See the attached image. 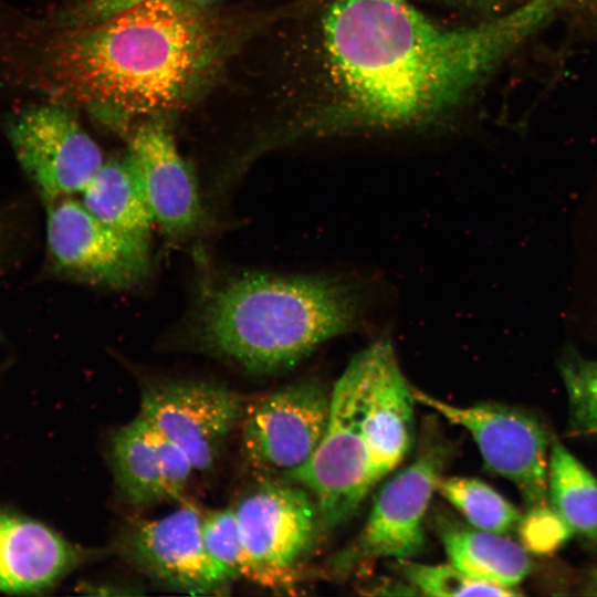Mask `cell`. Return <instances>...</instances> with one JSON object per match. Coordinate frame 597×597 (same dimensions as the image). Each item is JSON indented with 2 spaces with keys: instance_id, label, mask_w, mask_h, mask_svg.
Segmentation results:
<instances>
[{
  "instance_id": "cell-4",
  "label": "cell",
  "mask_w": 597,
  "mask_h": 597,
  "mask_svg": "<svg viewBox=\"0 0 597 597\" xmlns=\"http://www.w3.org/2000/svg\"><path fill=\"white\" fill-rule=\"evenodd\" d=\"M366 348L352 357L331 392L324 436L311 458L285 473L313 495L323 532L344 524L375 485L362 430Z\"/></svg>"
},
{
  "instance_id": "cell-26",
  "label": "cell",
  "mask_w": 597,
  "mask_h": 597,
  "mask_svg": "<svg viewBox=\"0 0 597 597\" xmlns=\"http://www.w3.org/2000/svg\"><path fill=\"white\" fill-rule=\"evenodd\" d=\"M156 433L166 500L179 499L196 469L190 458L180 447L158 432Z\"/></svg>"
},
{
  "instance_id": "cell-21",
  "label": "cell",
  "mask_w": 597,
  "mask_h": 597,
  "mask_svg": "<svg viewBox=\"0 0 597 597\" xmlns=\"http://www.w3.org/2000/svg\"><path fill=\"white\" fill-rule=\"evenodd\" d=\"M397 562L402 577L422 595L440 597H511L519 595L512 587L472 578L451 563L430 565L415 563L410 559Z\"/></svg>"
},
{
  "instance_id": "cell-23",
  "label": "cell",
  "mask_w": 597,
  "mask_h": 597,
  "mask_svg": "<svg viewBox=\"0 0 597 597\" xmlns=\"http://www.w3.org/2000/svg\"><path fill=\"white\" fill-rule=\"evenodd\" d=\"M202 538L207 551L233 577L253 583L254 572L243 546L233 509L203 514Z\"/></svg>"
},
{
  "instance_id": "cell-10",
  "label": "cell",
  "mask_w": 597,
  "mask_h": 597,
  "mask_svg": "<svg viewBox=\"0 0 597 597\" xmlns=\"http://www.w3.org/2000/svg\"><path fill=\"white\" fill-rule=\"evenodd\" d=\"M331 395L303 380L259 397L244 408L241 447L251 467L284 474L306 462L320 444Z\"/></svg>"
},
{
  "instance_id": "cell-9",
  "label": "cell",
  "mask_w": 597,
  "mask_h": 597,
  "mask_svg": "<svg viewBox=\"0 0 597 597\" xmlns=\"http://www.w3.org/2000/svg\"><path fill=\"white\" fill-rule=\"evenodd\" d=\"M6 133L18 163L44 201L80 195L105 161L73 108L59 102L14 113Z\"/></svg>"
},
{
  "instance_id": "cell-14",
  "label": "cell",
  "mask_w": 597,
  "mask_h": 597,
  "mask_svg": "<svg viewBox=\"0 0 597 597\" xmlns=\"http://www.w3.org/2000/svg\"><path fill=\"white\" fill-rule=\"evenodd\" d=\"M366 353L362 430L376 484L405 459L412 446L417 401L389 339L376 341L366 347Z\"/></svg>"
},
{
  "instance_id": "cell-11",
  "label": "cell",
  "mask_w": 597,
  "mask_h": 597,
  "mask_svg": "<svg viewBox=\"0 0 597 597\" xmlns=\"http://www.w3.org/2000/svg\"><path fill=\"white\" fill-rule=\"evenodd\" d=\"M244 408L242 397L223 386L171 381L146 387L137 416L202 471L213 464Z\"/></svg>"
},
{
  "instance_id": "cell-3",
  "label": "cell",
  "mask_w": 597,
  "mask_h": 597,
  "mask_svg": "<svg viewBox=\"0 0 597 597\" xmlns=\"http://www.w3.org/2000/svg\"><path fill=\"white\" fill-rule=\"evenodd\" d=\"M371 296L367 282L349 274L244 273L205 295L196 332L209 352L275 374L365 324Z\"/></svg>"
},
{
  "instance_id": "cell-6",
  "label": "cell",
  "mask_w": 597,
  "mask_h": 597,
  "mask_svg": "<svg viewBox=\"0 0 597 597\" xmlns=\"http://www.w3.org/2000/svg\"><path fill=\"white\" fill-rule=\"evenodd\" d=\"M240 536L259 586L287 588L323 533L313 495L289 480L264 481L233 509Z\"/></svg>"
},
{
  "instance_id": "cell-27",
  "label": "cell",
  "mask_w": 597,
  "mask_h": 597,
  "mask_svg": "<svg viewBox=\"0 0 597 597\" xmlns=\"http://www.w3.org/2000/svg\"><path fill=\"white\" fill-rule=\"evenodd\" d=\"M0 262H1V250H0Z\"/></svg>"
},
{
  "instance_id": "cell-15",
  "label": "cell",
  "mask_w": 597,
  "mask_h": 597,
  "mask_svg": "<svg viewBox=\"0 0 597 597\" xmlns=\"http://www.w3.org/2000/svg\"><path fill=\"white\" fill-rule=\"evenodd\" d=\"M82 559V552L46 525L0 511L1 590L48 589Z\"/></svg>"
},
{
  "instance_id": "cell-25",
  "label": "cell",
  "mask_w": 597,
  "mask_h": 597,
  "mask_svg": "<svg viewBox=\"0 0 597 597\" xmlns=\"http://www.w3.org/2000/svg\"><path fill=\"white\" fill-rule=\"evenodd\" d=\"M147 0H66L54 17L55 29H70L101 22ZM198 6L216 7L223 0H184Z\"/></svg>"
},
{
  "instance_id": "cell-7",
  "label": "cell",
  "mask_w": 597,
  "mask_h": 597,
  "mask_svg": "<svg viewBox=\"0 0 597 597\" xmlns=\"http://www.w3.org/2000/svg\"><path fill=\"white\" fill-rule=\"evenodd\" d=\"M51 270L111 290L143 283L151 270L149 240L119 231L93 216L74 196L45 201Z\"/></svg>"
},
{
  "instance_id": "cell-2",
  "label": "cell",
  "mask_w": 597,
  "mask_h": 597,
  "mask_svg": "<svg viewBox=\"0 0 597 597\" xmlns=\"http://www.w3.org/2000/svg\"><path fill=\"white\" fill-rule=\"evenodd\" d=\"M281 13L147 0L94 24L56 29L46 52L50 87L56 102L123 136L202 101Z\"/></svg>"
},
{
  "instance_id": "cell-17",
  "label": "cell",
  "mask_w": 597,
  "mask_h": 597,
  "mask_svg": "<svg viewBox=\"0 0 597 597\" xmlns=\"http://www.w3.org/2000/svg\"><path fill=\"white\" fill-rule=\"evenodd\" d=\"M78 196L84 207L101 221L149 240L154 218L137 175L125 156L105 160Z\"/></svg>"
},
{
  "instance_id": "cell-1",
  "label": "cell",
  "mask_w": 597,
  "mask_h": 597,
  "mask_svg": "<svg viewBox=\"0 0 597 597\" xmlns=\"http://www.w3.org/2000/svg\"><path fill=\"white\" fill-rule=\"evenodd\" d=\"M315 44L314 102L273 145L430 125L524 31L530 11L472 28L433 22L404 0H328Z\"/></svg>"
},
{
  "instance_id": "cell-22",
  "label": "cell",
  "mask_w": 597,
  "mask_h": 597,
  "mask_svg": "<svg viewBox=\"0 0 597 597\" xmlns=\"http://www.w3.org/2000/svg\"><path fill=\"white\" fill-rule=\"evenodd\" d=\"M561 375L568 405L567 433L597 436V360L565 359Z\"/></svg>"
},
{
  "instance_id": "cell-18",
  "label": "cell",
  "mask_w": 597,
  "mask_h": 597,
  "mask_svg": "<svg viewBox=\"0 0 597 597\" xmlns=\"http://www.w3.org/2000/svg\"><path fill=\"white\" fill-rule=\"evenodd\" d=\"M111 451L116 483L129 503L166 500L157 433L139 416L115 432Z\"/></svg>"
},
{
  "instance_id": "cell-8",
  "label": "cell",
  "mask_w": 597,
  "mask_h": 597,
  "mask_svg": "<svg viewBox=\"0 0 597 597\" xmlns=\"http://www.w3.org/2000/svg\"><path fill=\"white\" fill-rule=\"evenodd\" d=\"M417 402L467 429L485 467L511 481L528 507L546 504L551 440L531 412L500 402L457 406L413 388Z\"/></svg>"
},
{
  "instance_id": "cell-24",
  "label": "cell",
  "mask_w": 597,
  "mask_h": 597,
  "mask_svg": "<svg viewBox=\"0 0 597 597\" xmlns=\"http://www.w3.org/2000/svg\"><path fill=\"white\" fill-rule=\"evenodd\" d=\"M516 530L525 551L538 555L554 553L573 534L559 514L547 503L528 507Z\"/></svg>"
},
{
  "instance_id": "cell-16",
  "label": "cell",
  "mask_w": 597,
  "mask_h": 597,
  "mask_svg": "<svg viewBox=\"0 0 597 597\" xmlns=\"http://www.w3.org/2000/svg\"><path fill=\"white\" fill-rule=\"evenodd\" d=\"M437 528L450 563L472 578L514 588L530 573L525 548L502 534L448 516L437 517Z\"/></svg>"
},
{
  "instance_id": "cell-12",
  "label": "cell",
  "mask_w": 597,
  "mask_h": 597,
  "mask_svg": "<svg viewBox=\"0 0 597 597\" xmlns=\"http://www.w3.org/2000/svg\"><path fill=\"white\" fill-rule=\"evenodd\" d=\"M122 137L155 226L171 239L193 234L203 223L205 210L195 174L179 153L168 121H142Z\"/></svg>"
},
{
  "instance_id": "cell-19",
  "label": "cell",
  "mask_w": 597,
  "mask_h": 597,
  "mask_svg": "<svg viewBox=\"0 0 597 597\" xmlns=\"http://www.w3.org/2000/svg\"><path fill=\"white\" fill-rule=\"evenodd\" d=\"M547 494L573 533L597 542V478L555 438L549 448Z\"/></svg>"
},
{
  "instance_id": "cell-20",
  "label": "cell",
  "mask_w": 597,
  "mask_h": 597,
  "mask_svg": "<svg viewBox=\"0 0 597 597\" xmlns=\"http://www.w3.org/2000/svg\"><path fill=\"white\" fill-rule=\"evenodd\" d=\"M437 491L479 530L504 535L517 528L523 516L495 489L475 478L442 475Z\"/></svg>"
},
{
  "instance_id": "cell-13",
  "label": "cell",
  "mask_w": 597,
  "mask_h": 597,
  "mask_svg": "<svg viewBox=\"0 0 597 597\" xmlns=\"http://www.w3.org/2000/svg\"><path fill=\"white\" fill-rule=\"evenodd\" d=\"M203 514L184 505L158 519L143 521L125 538L128 556L163 584L193 594L216 593L234 577L206 548Z\"/></svg>"
},
{
  "instance_id": "cell-5",
  "label": "cell",
  "mask_w": 597,
  "mask_h": 597,
  "mask_svg": "<svg viewBox=\"0 0 597 597\" xmlns=\"http://www.w3.org/2000/svg\"><path fill=\"white\" fill-rule=\"evenodd\" d=\"M448 450L428 428L416 459L383 486L359 534L333 558L336 574H348L374 559H410L422 552L423 520Z\"/></svg>"
}]
</instances>
